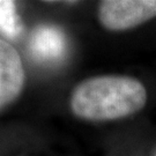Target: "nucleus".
Here are the masks:
<instances>
[{
    "mask_svg": "<svg viewBox=\"0 0 156 156\" xmlns=\"http://www.w3.org/2000/svg\"><path fill=\"white\" fill-rule=\"evenodd\" d=\"M0 30L11 38L19 36L22 30L14 1L0 0Z\"/></svg>",
    "mask_w": 156,
    "mask_h": 156,
    "instance_id": "obj_5",
    "label": "nucleus"
},
{
    "mask_svg": "<svg viewBox=\"0 0 156 156\" xmlns=\"http://www.w3.org/2000/svg\"><path fill=\"white\" fill-rule=\"evenodd\" d=\"M29 49L33 57L38 62H59L66 51L65 35L55 26H39L31 35Z\"/></svg>",
    "mask_w": 156,
    "mask_h": 156,
    "instance_id": "obj_4",
    "label": "nucleus"
},
{
    "mask_svg": "<svg viewBox=\"0 0 156 156\" xmlns=\"http://www.w3.org/2000/svg\"><path fill=\"white\" fill-rule=\"evenodd\" d=\"M23 81L24 72L17 51L9 43L0 39V108L19 95Z\"/></svg>",
    "mask_w": 156,
    "mask_h": 156,
    "instance_id": "obj_3",
    "label": "nucleus"
},
{
    "mask_svg": "<svg viewBox=\"0 0 156 156\" xmlns=\"http://www.w3.org/2000/svg\"><path fill=\"white\" fill-rule=\"evenodd\" d=\"M147 91L136 79L128 76H97L75 88L71 105L73 112L89 120H111L141 110Z\"/></svg>",
    "mask_w": 156,
    "mask_h": 156,
    "instance_id": "obj_1",
    "label": "nucleus"
},
{
    "mask_svg": "<svg viewBox=\"0 0 156 156\" xmlns=\"http://www.w3.org/2000/svg\"><path fill=\"white\" fill-rule=\"evenodd\" d=\"M98 16L110 30L136 27L156 16V0H106L100 5Z\"/></svg>",
    "mask_w": 156,
    "mask_h": 156,
    "instance_id": "obj_2",
    "label": "nucleus"
}]
</instances>
